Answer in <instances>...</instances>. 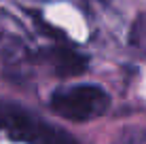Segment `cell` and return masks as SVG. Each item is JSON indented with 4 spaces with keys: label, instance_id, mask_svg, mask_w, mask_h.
<instances>
[{
    "label": "cell",
    "instance_id": "cell-5",
    "mask_svg": "<svg viewBox=\"0 0 146 144\" xmlns=\"http://www.w3.org/2000/svg\"><path fill=\"white\" fill-rule=\"evenodd\" d=\"M112 144H146V133L140 129H125Z\"/></svg>",
    "mask_w": 146,
    "mask_h": 144
},
{
    "label": "cell",
    "instance_id": "cell-4",
    "mask_svg": "<svg viewBox=\"0 0 146 144\" xmlns=\"http://www.w3.org/2000/svg\"><path fill=\"white\" fill-rule=\"evenodd\" d=\"M47 59L51 64L55 76L59 78H74V76H80L85 70H87V57L83 53L74 51L70 47H51L47 51Z\"/></svg>",
    "mask_w": 146,
    "mask_h": 144
},
{
    "label": "cell",
    "instance_id": "cell-2",
    "mask_svg": "<svg viewBox=\"0 0 146 144\" xmlns=\"http://www.w3.org/2000/svg\"><path fill=\"white\" fill-rule=\"evenodd\" d=\"M110 106V96L98 85H72L51 96V108L68 121H91Z\"/></svg>",
    "mask_w": 146,
    "mask_h": 144
},
{
    "label": "cell",
    "instance_id": "cell-3",
    "mask_svg": "<svg viewBox=\"0 0 146 144\" xmlns=\"http://www.w3.org/2000/svg\"><path fill=\"white\" fill-rule=\"evenodd\" d=\"M0 59L2 74L13 83H23L32 74V53L21 38L13 34H2L0 38Z\"/></svg>",
    "mask_w": 146,
    "mask_h": 144
},
{
    "label": "cell",
    "instance_id": "cell-1",
    "mask_svg": "<svg viewBox=\"0 0 146 144\" xmlns=\"http://www.w3.org/2000/svg\"><path fill=\"white\" fill-rule=\"evenodd\" d=\"M0 131L15 142L26 144H80L66 129L38 119L28 108L0 100Z\"/></svg>",
    "mask_w": 146,
    "mask_h": 144
}]
</instances>
